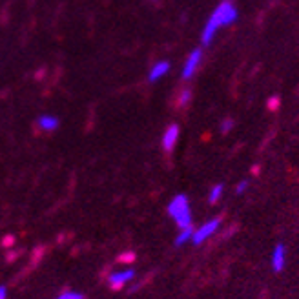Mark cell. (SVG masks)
Returning a JSON list of instances; mask_svg holds the SVG:
<instances>
[{"instance_id":"13","label":"cell","mask_w":299,"mask_h":299,"mask_svg":"<svg viewBox=\"0 0 299 299\" xmlns=\"http://www.w3.org/2000/svg\"><path fill=\"white\" fill-rule=\"evenodd\" d=\"M57 299H84V294L75 292V290H68V292H62Z\"/></svg>"},{"instance_id":"4","label":"cell","mask_w":299,"mask_h":299,"mask_svg":"<svg viewBox=\"0 0 299 299\" xmlns=\"http://www.w3.org/2000/svg\"><path fill=\"white\" fill-rule=\"evenodd\" d=\"M201 58H203V49L201 48H195L194 51L188 55L185 66H183V72H181V77H183L185 81H188V79H192V77L195 75V72H197V68H199V64H201Z\"/></svg>"},{"instance_id":"2","label":"cell","mask_w":299,"mask_h":299,"mask_svg":"<svg viewBox=\"0 0 299 299\" xmlns=\"http://www.w3.org/2000/svg\"><path fill=\"white\" fill-rule=\"evenodd\" d=\"M168 214L175 221L181 230L192 226V210H190V203H188V197H186V195L179 194L168 203Z\"/></svg>"},{"instance_id":"10","label":"cell","mask_w":299,"mask_h":299,"mask_svg":"<svg viewBox=\"0 0 299 299\" xmlns=\"http://www.w3.org/2000/svg\"><path fill=\"white\" fill-rule=\"evenodd\" d=\"M192 235H194V230H192V226L190 228H183V230H181V233L175 237V245H177V247L185 245L186 241H190Z\"/></svg>"},{"instance_id":"11","label":"cell","mask_w":299,"mask_h":299,"mask_svg":"<svg viewBox=\"0 0 299 299\" xmlns=\"http://www.w3.org/2000/svg\"><path fill=\"white\" fill-rule=\"evenodd\" d=\"M221 195H223V185L212 186V190H210V195H208V201H210L212 204L217 203V201L221 199Z\"/></svg>"},{"instance_id":"14","label":"cell","mask_w":299,"mask_h":299,"mask_svg":"<svg viewBox=\"0 0 299 299\" xmlns=\"http://www.w3.org/2000/svg\"><path fill=\"white\" fill-rule=\"evenodd\" d=\"M233 130V119H224L221 123V133H228Z\"/></svg>"},{"instance_id":"9","label":"cell","mask_w":299,"mask_h":299,"mask_svg":"<svg viewBox=\"0 0 299 299\" xmlns=\"http://www.w3.org/2000/svg\"><path fill=\"white\" fill-rule=\"evenodd\" d=\"M37 123H38V128L42 130V132H55V130L61 126V121H58V117H55V115H40Z\"/></svg>"},{"instance_id":"16","label":"cell","mask_w":299,"mask_h":299,"mask_svg":"<svg viewBox=\"0 0 299 299\" xmlns=\"http://www.w3.org/2000/svg\"><path fill=\"white\" fill-rule=\"evenodd\" d=\"M8 297V290H6V286H0V299H6Z\"/></svg>"},{"instance_id":"12","label":"cell","mask_w":299,"mask_h":299,"mask_svg":"<svg viewBox=\"0 0 299 299\" xmlns=\"http://www.w3.org/2000/svg\"><path fill=\"white\" fill-rule=\"evenodd\" d=\"M190 100H192V91L188 90V88H185V90L179 93L177 104H179V106H186V104H190Z\"/></svg>"},{"instance_id":"15","label":"cell","mask_w":299,"mask_h":299,"mask_svg":"<svg viewBox=\"0 0 299 299\" xmlns=\"http://www.w3.org/2000/svg\"><path fill=\"white\" fill-rule=\"evenodd\" d=\"M248 188V181H241L237 186H235V194H245Z\"/></svg>"},{"instance_id":"5","label":"cell","mask_w":299,"mask_h":299,"mask_svg":"<svg viewBox=\"0 0 299 299\" xmlns=\"http://www.w3.org/2000/svg\"><path fill=\"white\" fill-rule=\"evenodd\" d=\"M179 126L177 124H170L166 130H164V133H162V139H161V144L162 148H164V152H171L173 148L177 146V141H179Z\"/></svg>"},{"instance_id":"1","label":"cell","mask_w":299,"mask_h":299,"mask_svg":"<svg viewBox=\"0 0 299 299\" xmlns=\"http://www.w3.org/2000/svg\"><path fill=\"white\" fill-rule=\"evenodd\" d=\"M237 17H239L237 8H235L232 2H228V0L221 2L214 10V13L210 15L208 22H206L203 33H201V42H203V46H210L219 29L223 28V26H232L233 22L237 20Z\"/></svg>"},{"instance_id":"8","label":"cell","mask_w":299,"mask_h":299,"mask_svg":"<svg viewBox=\"0 0 299 299\" xmlns=\"http://www.w3.org/2000/svg\"><path fill=\"white\" fill-rule=\"evenodd\" d=\"M285 263H286V248L285 245H277L272 252V268L275 272H281L285 268Z\"/></svg>"},{"instance_id":"7","label":"cell","mask_w":299,"mask_h":299,"mask_svg":"<svg viewBox=\"0 0 299 299\" xmlns=\"http://www.w3.org/2000/svg\"><path fill=\"white\" fill-rule=\"evenodd\" d=\"M170 62L168 61H159L155 62L152 66V70H150V73H148V81L150 82H157L161 81L162 77L168 75V72H170Z\"/></svg>"},{"instance_id":"3","label":"cell","mask_w":299,"mask_h":299,"mask_svg":"<svg viewBox=\"0 0 299 299\" xmlns=\"http://www.w3.org/2000/svg\"><path fill=\"white\" fill-rule=\"evenodd\" d=\"M219 226H221V219H212V221H208V223L201 224V226L194 232V235H192L194 245H201V243H204L208 237H212V235L219 230Z\"/></svg>"},{"instance_id":"6","label":"cell","mask_w":299,"mask_h":299,"mask_svg":"<svg viewBox=\"0 0 299 299\" xmlns=\"http://www.w3.org/2000/svg\"><path fill=\"white\" fill-rule=\"evenodd\" d=\"M133 277H135V270H133V268H126V270H123V272H111L108 281L113 288H121L124 283L132 281Z\"/></svg>"}]
</instances>
